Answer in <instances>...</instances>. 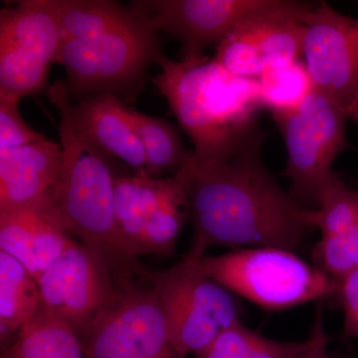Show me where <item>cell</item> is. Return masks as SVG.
<instances>
[{
	"label": "cell",
	"mask_w": 358,
	"mask_h": 358,
	"mask_svg": "<svg viewBox=\"0 0 358 358\" xmlns=\"http://www.w3.org/2000/svg\"><path fill=\"white\" fill-rule=\"evenodd\" d=\"M266 134L257 129L225 159L196 166L187 157L182 178L193 222L186 256L199 259L211 246L273 247L296 252L315 226V211L285 192L261 159Z\"/></svg>",
	"instance_id": "1"
},
{
	"label": "cell",
	"mask_w": 358,
	"mask_h": 358,
	"mask_svg": "<svg viewBox=\"0 0 358 358\" xmlns=\"http://www.w3.org/2000/svg\"><path fill=\"white\" fill-rule=\"evenodd\" d=\"M152 84L166 96L181 128L192 138V164L227 157L257 129L264 107L258 80L233 76L214 59L173 61L162 55Z\"/></svg>",
	"instance_id": "2"
},
{
	"label": "cell",
	"mask_w": 358,
	"mask_h": 358,
	"mask_svg": "<svg viewBox=\"0 0 358 358\" xmlns=\"http://www.w3.org/2000/svg\"><path fill=\"white\" fill-rule=\"evenodd\" d=\"M48 99L60 115L59 136L63 166L55 193L66 229L96 254L119 279L136 277L141 265L122 237L114 206L115 174L109 155L99 150L73 126L63 81L48 90Z\"/></svg>",
	"instance_id": "3"
},
{
	"label": "cell",
	"mask_w": 358,
	"mask_h": 358,
	"mask_svg": "<svg viewBox=\"0 0 358 358\" xmlns=\"http://www.w3.org/2000/svg\"><path fill=\"white\" fill-rule=\"evenodd\" d=\"M195 260L204 274L266 310L336 299L338 294L336 279L289 250L240 248Z\"/></svg>",
	"instance_id": "4"
},
{
	"label": "cell",
	"mask_w": 358,
	"mask_h": 358,
	"mask_svg": "<svg viewBox=\"0 0 358 358\" xmlns=\"http://www.w3.org/2000/svg\"><path fill=\"white\" fill-rule=\"evenodd\" d=\"M162 55L159 32L138 13L136 20L96 38L61 42L55 62L67 75L70 100L92 95L133 98L148 68Z\"/></svg>",
	"instance_id": "5"
},
{
	"label": "cell",
	"mask_w": 358,
	"mask_h": 358,
	"mask_svg": "<svg viewBox=\"0 0 358 358\" xmlns=\"http://www.w3.org/2000/svg\"><path fill=\"white\" fill-rule=\"evenodd\" d=\"M164 315L169 339L179 357L203 352L219 334L241 322L235 294L204 274L195 259L164 268H145Z\"/></svg>",
	"instance_id": "6"
},
{
	"label": "cell",
	"mask_w": 358,
	"mask_h": 358,
	"mask_svg": "<svg viewBox=\"0 0 358 358\" xmlns=\"http://www.w3.org/2000/svg\"><path fill=\"white\" fill-rule=\"evenodd\" d=\"M273 115L288 152L282 176L289 195L303 208L317 210L334 160L348 145L345 110L313 89L296 108Z\"/></svg>",
	"instance_id": "7"
},
{
	"label": "cell",
	"mask_w": 358,
	"mask_h": 358,
	"mask_svg": "<svg viewBox=\"0 0 358 358\" xmlns=\"http://www.w3.org/2000/svg\"><path fill=\"white\" fill-rule=\"evenodd\" d=\"M145 268L122 280L114 301L80 338L86 358H182L171 345Z\"/></svg>",
	"instance_id": "8"
},
{
	"label": "cell",
	"mask_w": 358,
	"mask_h": 358,
	"mask_svg": "<svg viewBox=\"0 0 358 358\" xmlns=\"http://www.w3.org/2000/svg\"><path fill=\"white\" fill-rule=\"evenodd\" d=\"M61 34L50 0H24L0 13V95L32 96L48 84Z\"/></svg>",
	"instance_id": "9"
},
{
	"label": "cell",
	"mask_w": 358,
	"mask_h": 358,
	"mask_svg": "<svg viewBox=\"0 0 358 358\" xmlns=\"http://www.w3.org/2000/svg\"><path fill=\"white\" fill-rule=\"evenodd\" d=\"M315 4L284 0L281 6L244 20L219 42L214 60L233 76L252 80L298 62L303 57V20Z\"/></svg>",
	"instance_id": "10"
},
{
	"label": "cell",
	"mask_w": 358,
	"mask_h": 358,
	"mask_svg": "<svg viewBox=\"0 0 358 358\" xmlns=\"http://www.w3.org/2000/svg\"><path fill=\"white\" fill-rule=\"evenodd\" d=\"M122 280L74 239L37 280L40 307L69 324L81 338L114 301Z\"/></svg>",
	"instance_id": "11"
},
{
	"label": "cell",
	"mask_w": 358,
	"mask_h": 358,
	"mask_svg": "<svg viewBox=\"0 0 358 358\" xmlns=\"http://www.w3.org/2000/svg\"><path fill=\"white\" fill-rule=\"evenodd\" d=\"M284 0H143L129 7L155 30L181 42V60L203 57L204 49L219 43L238 24L281 6Z\"/></svg>",
	"instance_id": "12"
},
{
	"label": "cell",
	"mask_w": 358,
	"mask_h": 358,
	"mask_svg": "<svg viewBox=\"0 0 358 358\" xmlns=\"http://www.w3.org/2000/svg\"><path fill=\"white\" fill-rule=\"evenodd\" d=\"M303 23V57L313 89L346 110L358 93V20L320 1Z\"/></svg>",
	"instance_id": "13"
},
{
	"label": "cell",
	"mask_w": 358,
	"mask_h": 358,
	"mask_svg": "<svg viewBox=\"0 0 358 358\" xmlns=\"http://www.w3.org/2000/svg\"><path fill=\"white\" fill-rule=\"evenodd\" d=\"M73 240L55 201L0 213V251L22 264L36 281Z\"/></svg>",
	"instance_id": "14"
},
{
	"label": "cell",
	"mask_w": 358,
	"mask_h": 358,
	"mask_svg": "<svg viewBox=\"0 0 358 358\" xmlns=\"http://www.w3.org/2000/svg\"><path fill=\"white\" fill-rule=\"evenodd\" d=\"M62 166V147L48 138L0 150V213L55 201Z\"/></svg>",
	"instance_id": "15"
},
{
	"label": "cell",
	"mask_w": 358,
	"mask_h": 358,
	"mask_svg": "<svg viewBox=\"0 0 358 358\" xmlns=\"http://www.w3.org/2000/svg\"><path fill=\"white\" fill-rule=\"evenodd\" d=\"M75 129L109 157H117L145 176V150L129 117L128 106L112 95H92L67 103Z\"/></svg>",
	"instance_id": "16"
},
{
	"label": "cell",
	"mask_w": 358,
	"mask_h": 358,
	"mask_svg": "<svg viewBox=\"0 0 358 358\" xmlns=\"http://www.w3.org/2000/svg\"><path fill=\"white\" fill-rule=\"evenodd\" d=\"M182 185L178 174L171 178L147 176H119L114 180L115 219L129 250L136 258L141 233L157 209Z\"/></svg>",
	"instance_id": "17"
},
{
	"label": "cell",
	"mask_w": 358,
	"mask_h": 358,
	"mask_svg": "<svg viewBox=\"0 0 358 358\" xmlns=\"http://www.w3.org/2000/svg\"><path fill=\"white\" fill-rule=\"evenodd\" d=\"M40 307L38 282L22 264L0 251V339L2 352L11 348Z\"/></svg>",
	"instance_id": "18"
},
{
	"label": "cell",
	"mask_w": 358,
	"mask_h": 358,
	"mask_svg": "<svg viewBox=\"0 0 358 358\" xmlns=\"http://www.w3.org/2000/svg\"><path fill=\"white\" fill-rule=\"evenodd\" d=\"M61 42L93 39L138 17L129 6L109 0H50Z\"/></svg>",
	"instance_id": "19"
},
{
	"label": "cell",
	"mask_w": 358,
	"mask_h": 358,
	"mask_svg": "<svg viewBox=\"0 0 358 358\" xmlns=\"http://www.w3.org/2000/svg\"><path fill=\"white\" fill-rule=\"evenodd\" d=\"M2 355L6 358H86L74 329L41 307Z\"/></svg>",
	"instance_id": "20"
},
{
	"label": "cell",
	"mask_w": 358,
	"mask_h": 358,
	"mask_svg": "<svg viewBox=\"0 0 358 358\" xmlns=\"http://www.w3.org/2000/svg\"><path fill=\"white\" fill-rule=\"evenodd\" d=\"M128 110L145 150V176L159 178L166 169L176 174L188 155L178 131L159 117L143 114L133 108L128 107Z\"/></svg>",
	"instance_id": "21"
},
{
	"label": "cell",
	"mask_w": 358,
	"mask_h": 358,
	"mask_svg": "<svg viewBox=\"0 0 358 358\" xmlns=\"http://www.w3.org/2000/svg\"><path fill=\"white\" fill-rule=\"evenodd\" d=\"M306 341H280L265 338L243 322L219 334L197 358H296Z\"/></svg>",
	"instance_id": "22"
},
{
	"label": "cell",
	"mask_w": 358,
	"mask_h": 358,
	"mask_svg": "<svg viewBox=\"0 0 358 358\" xmlns=\"http://www.w3.org/2000/svg\"><path fill=\"white\" fill-rule=\"evenodd\" d=\"M322 236L343 237L358 227V188L352 189L334 173L327 178L315 211Z\"/></svg>",
	"instance_id": "23"
},
{
	"label": "cell",
	"mask_w": 358,
	"mask_h": 358,
	"mask_svg": "<svg viewBox=\"0 0 358 358\" xmlns=\"http://www.w3.org/2000/svg\"><path fill=\"white\" fill-rule=\"evenodd\" d=\"M264 107L275 113L294 109L313 89L306 65L298 62L266 71L259 78Z\"/></svg>",
	"instance_id": "24"
},
{
	"label": "cell",
	"mask_w": 358,
	"mask_h": 358,
	"mask_svg": "<svg viewBox=\"0 0 358 358\" xmlns=\"http://www.w3.org/2000/svg\"><path fill=\"white\" fill-rule=\"evenodd\" d=\"M17 96L0 95V150L21 147L45 140L23 120Z\"/></svg>",
	"instance_id": "25"
},
{
	"label": "cell",
	"mask_w": 358,
	"mask_h": 358,
	"mask_svg": "<svg viewBox=\"0 0 358 358\" xmlns=\"http://www.w3.org/2000/svg\"><path fill=\"white\" fill-rule=\"evenodd\" d=\"M336 300L343 310V336L358 341V268L338 282Z\"/></svg>",
	"instance_id": "26"
},
{
	"label": "cell",
	"mask_w": 358,
	"mask_h": 358,
	"mask_svg": "<svg viewBox=\"0 0 358 358\" xmlns=\"http://www.w3.org/2000/svg\"><path fill=\"white\" fill-rule=\"evenodd\" d=\"M329 338L324 327V310L317 307L310 336L306 341L303 352L296 358H334L329 352Z\"/></svg>",
	"instance_id": "27"
},
{
	"label": "cell",
	"mask_w": 358,
	"mask_h": 358,
	"mask_svg": "<svg viewBox=\"0 0 358 358\" xmlns=\"http://www.w3.org/2000/svg\"><path fill=\"white\" fill-rule=\"evenodd\" d=\"M346 115H348V120L358 122V93L353 99L352 102L350 103L345 110Z\"/></svg>",
	"instance_id": "28"
},
{
	"label": "cell",
	"mask_w": 358,
	"mask_h": 358,
	"mask_svg": "<svg viewBox=\"0 0 358 358\" xmlns=\"http://www.w3.org/2000/svg\"><path fill=\"white\" fill-rule=\"evenodd\" d=\"M2 358H6V357H3V355H2Z\"/></svg>",
	"instance_id": "29"
}]
</instances>
